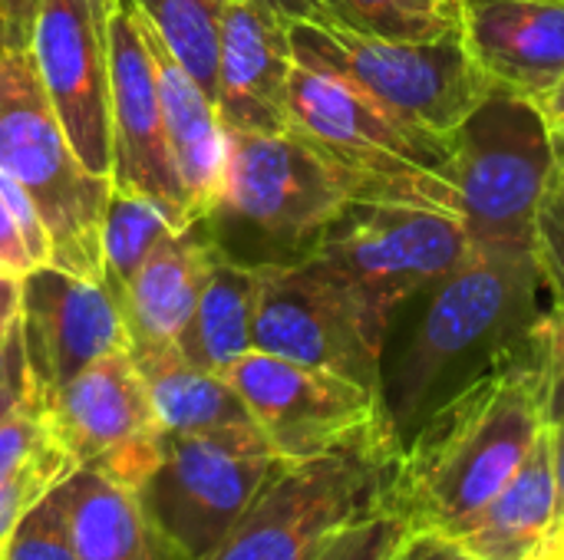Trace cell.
<instances>
[{
	"label": "cell",
	"mask_w": 564,
	"mask_h": 560,
	"mask_svg": "<svg viewBox=\"0 0 564 560\" xmlns=\"http://www.w3.org/2000/svg\"><path fill=\"white\" fill-rule=\"evenodd\" d=\"M549 426L542 333L443 399L403 442L393 508L416 531L449 535L489 505Z\"/></svg>",
	"instance_id": "obj_1"
},
{
	"label": "cell",
	"mask_w": 564,
	"mask_h": 560,
	"mask_svg": "<svg viewBox=\"0 0 564 560\" xmlns=\"http://www.w3.org/2000/svg\"><path fill=\"white\" fill-rule=\"evenodd\" d=\"M552 304L535 251H476L430 287L420 323L383 373V406L400 442L459 386L529 343Z\"/></svg>",
	"instance_id": "obj_2"
},
{
	"label": "cell",
	"mask_w": 564,
	"mask_h": 560,
	"mask_svg": "<svg viewBox=\"0 0 564 560\" xmlns=\"http://www.w3.org/2000/svg\"><path fill=\"white\" fill-rule=\"evenodd\" d=\"M291 132L301 135L337 175L354 205H403L463 221L453 188V139L420 132L347 79L301 66L288 86Z\"/></svg>",
	"instance_id": "obj_3"
},
{
	"label": "cell",
	"mask_w": 564,
	"mask_h": 560,
	"mask_svg": "<svg viewBox=\"0 0 564 560\" xmlns=\"http://www.w3.org/2000/svg\"><path fill=\"white\" fill-rule=\"evenodd\" d=\"M350 205L330 165L301 135L228 129L221 188L202 224L228 261L278 267L307 261Z\"/></svg>",
	"instance_id": "obj_4"
},
{
	"label": "cell",
	"mask_w": 564,
	"mask_h": 560,
	"mask_svg": "<svg viewBox=\"0 0 564 560\" xmlns=\"http://www.w3.org/2000/svg\"><path fill=\"white\" fill-rule=\"evenodd\" d=\"M400 452L387 419L340 449L281 462L205 560H314L340 528L393 502Z\"/></svg>",
	"instance_id": "obj_5"
},
{
	"label": "cell",
	"mask_w": 564,
	"mask_h": 560,
	"mask_svg": "<svg viewBox=\"0 0 564 560\" xmlns=\"http://www.w3.org/2000/svg\"><path fill=\"white\" fill-rule=\"evenodd\" d=\"M0 172L33 201L50 238V264L102 284V218L112 178L93 175L73 152L30 46H0Z\"/></svg>",
	"instance_id": "obj_6"
},
{
	"label": "cell",
	"mask_w": 564,
	"mask_h": 560,
	"mask_svg": "<svg viewBox=\"0 0 564 560\" xmlns=\"http://www.w3.org/2000/svg\"><path fill=\"white\" fill-rule=\"evenodd\" d=\"M476 254L466 224L443 211L350 205L311 261L347 294L370 347L383 356L393 314Z\"/></svg>",
	"instance_id": "obj_7"
},
{
	"label": "cell",
	"mask_w": 564,
	"mask_h": 560,
	"mask_svg": "<svg viewBox=\"0 0 564 560\" xmlns=\"http://www.w3.org/2000/svg\"><path fill=\"white\" fill-rule=\"evenodd\" d=\"M288 30L294 63L347 79L400 122L440 139H453V132L496 92L476 66L463 33L403 43L311 20H288Z\"/></svg>",
	"instance_id": "obj_8"
},
{
	"label": "cell",
	"mask_w": 564,
	"mask_h": 560,
	"mask_svg": "<svg viewBox=\"0 0 564 560\" xmlns=\"http://www.w3.org/2000/svg\"><path fill=\"white\" fill-rule=\"evenodd\" d=\"M281 459L258 426L165 436L135 488L159 560H205L258 498Z\"/></svg>",
	"instance_id": "obj_9"
},
{
	"label": "cell",
	"mask_w": 564,
	"mask_h": 560,
	"mask_svg": "<svg viewBox=\"0 0 564 560\" xmlns=\"http://www.w3.org/2000/svg\"><path fill=\"white\" fill-rule=\"evenodd\" d=\"M555 165L535 102L492 92L453 132V188L476 251H535V218Z\"/></svg>",
	"instance_id": "obj_10"
},
{
	"label": "cell",
	"mask_w": 564,
	"mask_h": 560,
	"mask_svg": "<svg viewBox=\"0 0 564 560\" xmlns=\"http://www.w3.org/2000/svg\"><path fill=\"white\" fill-rule=\"evenodd\" d=\"M225 376L281 462L324 455L390 419L380 389L271 353L251 350Z\"/></svg>",
	"instance_id": "obj_11"
},
{
	"label": "cell",
	"mask_w": 564,
	"mask_h": 560,
	"mask_svg": "<svg viewBox=\"0 0 564 560\" xmlns=\"http://www.w3.org/2000/svg\"><path fill=\"white\" fill-rule=\"evenodd\" d=\"M46 419L76 465L139 488L162 455L145 380L129 350L109 353L43 399Z\"/></svg>",
	"instance_id": "obj_12"
},
{
	"label": "cell",
	"mask_w": 564,
	"mask_h": 560,
	"mask_svg": "<svg viewBox=\"0 0 564 560\" xmlns=\"http://www.w3.org/2000/svg\"><path fill=\"white\" fill-rule=\"evenodd\" d=\"M109 13L102 0H40L30 50L73 152L93 175L112 178Z\"/></svg>",
	"instance_id": "obj_13"
},
{
	"label": "cell",
	"mask_w": 564,
	"mask_h": 560,
	"mask_svg": "<svg viewBox=\"0 0 564 560\" xmlns=\"http://www.w3.org/2000/svg\"><path fill=\"white\" fill-rule=\"evenodd\" d=\"M254 350L321 366L383 393V356L370 347L347 294L311 257L258 267Z\"/></svg>",
	"instance_id": "obj_14"
},
{
	"label": "cell",
	"mask_w": 564,
	"mask_h": 560,
	"mask_svg": "<svg viewBox=\"0 0 564 560\" xmlns=\"http://www.w3.org/2000/svg\"><path fill=\"white\" fill-rule=\"evenodd\" d=\"M109 69H112V185L155 198L178 228H188L192 208L169 149L159 73L145 20L132 0L109 13Z\"/></svg>",
	"instance_id": "obj_15"
},
{
	"label": "cell",
	"mask_w": 564,
	"mask_h": 560,
	"mask_svg": "<svg viewBox=\"0 0 564 560\" xmlns=\"http://www.w3.org/2000/svg\"><path fill=\"white\" fill-rule=\"evenodd\" d=\"M23 353L40 399L76 380L96 360L129 350L116 297L93 281L43 264L23 277Z\"/></svg>",
	"instance_id": "obj_16"
},
{
	"label": "cell",
	"mask_w": 564,
	"mask_h": 560,
	"mask_svg": "<svg viewBox=\"0 0 564 560\" xmlns=\"http://www.w3.org/2000/svg\"><path fill=\"white\" fill-rule=\"evenodd\" d=\"M294 69L288 20L248 3L228 0L218 46L215 106L231 132L278 135L291 132L288 86Z\"/></svg>",
	"instance_id": "obj_17"
},
{
	"label": "cell",
	"mask_w": 564,
	"mask_h": 560,
	"mask_svg": "<svg viewBox=\"0 0 564 560\" xmlns=\"http://www.w3.org/2000/svg\"><path fill=\"white\" fill-rule=\"evenodd\" d=\"M459 33L496 92L535 102L564 76V0H459Z\"/></svg>",
	"instance_id": "obj_18"
},
{
	"label": "cell",
	"mask_w": 564,
	"mask_h": 560,
	"mask_svg": "<svg viewBox=\"0 0 564 560\" xmlns=\"http://www.w3.org/2000/svg\"><path fill=\"white\" fill-rule=\"evenodd\" d=\"M215 244L198 221L182 231H172L139 267L129 287L119 294V310L129 330V353H152L178 347L198 294L208 281Z\"/></svg>",
	"instance_id": "obj_19"
},
{
	"label": "cell",
	"mask_w": 564,
	"mask_h": 560,
	"mask_svg": "<svg viewBox=\"0 0 564 560\" xmlns=\"http://www.w3.org/2000/svg\"><path fill=\"white\" fill-rule=\"evenodd\" d=\"M562 521L558 485L552 469L549 426L519 472L476 515L459 521L446 538L473 560H542Z\"/></svg>",
	"instance_id": "obj_20"
},
{
	"label": "cell",
	"mask_w": 564,
	"mask_h": 560,
	"mask_svg": "<svg viewBox=\"0 0 564 560\" xmlns=\"http://www.w3.org/2000/svg\"><path fill=\"white\" fill-rule=\"evenodd\" d=\"M145 33H149L155 73H159L169 149H172L192 218L198 221L208 215L221 188V175L228 162V129L218 116L215 99L182 69V63L169 53V46L149 26V20H145Z\"/></svg>",
	"instance_id": "obj_21"
},
{
	"label": "cell",
	"mask_w": 564,
	"mask_h": 560,
	"mask_svg": "<svg viewBox=\"0 0 564 560\" xmlns=\"http://www.w3.org/2000/svg\"><path fill=\"white\" fill-rule=\"evenodd\" d=\"M155 419L165 436H195V432H221L254 426L245 399L221 373H208L182 356L178 347L135 353L132 356Z\"/></svg>",
	"instance_id": "obj_22"
},
{
	"label": "cell",
	"mask_w": 564,
	"mask_h": 560,
	"mask_svg": "<svg viewBox=\"0 0 564 560\" xmlns=\"http://www.w3.org/2000/svg\"><path fill=\"white\" fill-rule=\"evenodd\" d=\"M76 560H159L135 488L99 469H73L59 482Z\"/></svg>",
	"instance_id": "obj_23"
},
{
	"label": "cell",
	"mask_w": 564,
	"mask_h": 560,
	"mask_svg": "<svg viewBox=\"0 0 564 560\" xmlns=\"http://www.w3.org/2000/svg\"><path fill=\"white\" fill-rule=\"evenodd\" d=\"M254 310L258 267H245L225 254H215L195 314L178 337L182 356L208 373L225 376L241 356L254 350Z\"/></svg>",
	"instance_id": "obj_24"
},
{
	"label": "cell",
	"mask_w": 564,
	"mask_h": 560,
	"mask_svg": "<svg viewBox=\"0 0 564 560\" xmlns=\"http://www.w3.org/2000/svg\"><path fill=\"white\" fill-rule=\"evenodd\" d=\"M178 221L155 198L116 188L102 218V287L119 300L129 281L139 274L145 257L172 234Z\"/></svg>",
	"instance_id": "obj_25"
},
{
	"label": "cell",
	"mask_w": 564,
	"mask_h": 560,
	"mask_svg": "<svg viewBox=\"0 0 564 560\" xmlns=\"http://www.w3.org/2000/svg\"><path fill=\"white\" fill-rule=\"evenodd\" d=\"M182 69L215 99L218 46L228 0H132Z\"/></svg>",
	"instance_id": "obj_26"
},
{
	"label": "cell",
	"mask_w": 564,
	"mask_h": 560,
	"mask_svg": "<svg viewBox=\"0 0 564 560\" xmlns=\"http://www.w3.org/2000/svg\"><path fill=\"white\" fill-rule=\"evenodd\" d=\"M330 23L373 36L426 43L459 33V3L453 0H321Z\"/></svg>",
	"instance_id": "obj_27"
},
{
	"label": "cell",
	"mask_w": 564,
	"mask_h": 560,
	"mask_svg": "<svg viewBox=\"0 0 564 560\" xmlns=\"http://www.w3.org/2000/svg\"><path fill=\"white\" fill-rule=\"evenodd\" d=\"M50 264V238L23 188L0 172V271L26 277Z\"/></svg>",
	"instance_id": "obj_28"
},
{
	"label": "cell",
	"mask_w": 564,
	"mask_h": 560,
	"mask_svg": "<svg viewBox=\"0 0 564 560\" xmlns=\"http://www.w3.org/2000/svg\"><path fill=\"white\" fill-rule=\"evenodd\" d=\"M0 560H76L59 485L50 488L10 531Z\"/></svg>",
	"instance_id": "obj_29"
},
{
	"label": "cell",
	"mask_w": 564,
	"mask_h": 560,
	"mask_svg": "<svg viewBox=\"0 0 564 560\" xmlns=\"http://www.w3.org/2000/svg\"><path fill=\"white\" fill-rule=\"evenodd\" d=\"M413 535L416 528L410 525V518L387 505L340 528L314 560H397Z\"/></svg>",
	"instance_id": "obj_30"
},
{
	"label": "cell",
	"mask_w": 564,
	"mask_h": 560,
	"mask_svg": "<svg viewBox=\"0 0 564 560\" xmlns=\"http://www.w3.org/2000/svg\"><path fill=\"white\" fill-rule=\"evenodd\" d=\"M535 254L555 300H564V145H555V165L535 218Z\"/></svg>",
	"instance_id": "obj_31"
},
{
	"label": "cell",
	"mask_w": 564,
	"mask_h": 560,
	"mask_svg": "<svg viewBox=\"0 0 564 560\" xmlns=\"http://www.w3.org/2000/svg\"><path fill=\"white\" fill-rule=\"evenodd\" d=\"M73 469L69 465H36V469H23L17 475H3L0 479V551L13 531V525L50 492L56 488Z\"/></svg>",
	"instance_id": "obj_32"
},
{
	"label": "cell",
	"mask_w": 564,
	"mask_h": 560,
	"mask_svg": "<svg viewBox=\"0 0 564 560\" xmlns=\"http://www.w3.org/2000/svg\"><path fill=\"white\" fill-rule=\"evenodd\" d=\"M33 376L26 366V353H23V333L20 323L7 333L3 343V356H0V422L17 413L30 396H33Z\"/></svg>",
	"instance_id": "obj_33"
},
{
	"label": "cell",
	"mask_w": 564,
	"mask_h": 560,
	"mask_svg": "<svg viewBox=\"0 0 564 560\" xmlns=\"http://www.w3.org/2000/svg\"><path fill=\"white\" fill-rule=\"evenodd\" d=\"M40 0H0V46L26 50L33 40Z\"/></svg>",
	"instance_id": "obj_34"
},
{
	"label": "cell",
	"mask_w": 564,
	"mask_h": 560,
	"mask_svg": "<svg viewBox=\"0 0 564 560\" xmlns=\"http://www.w3.org/2000/svg\"><path fill=\"white\" fill-rule=\"evenodd\" d=\"M397 560H473L456 541L436 531H416Z\"/></svg>",
	"instance_id": "obj_35"
},
{
	"label": "cell",
	"mask_w": 564,
	"mask_h": 560,
	"mask_svg": "<svg viewBox=\"0 0 564 560\" xmlns=\"http://www.w3.org/2000/svg\"><path fill=\"white\" fill-rule=\"evenodd\" d=\"M535 109H539L549 135H552V145H564V76L549 92H542L535 99Z\"/></svg>",
	"instance_id": "obj_36"
},
{
	"label": "cell",
	"mask_w": 564,
	"mask_h": 560,
	"mask_svg": "<svg viewBox=\"0 0 564 560\" xmlns=\"http://www.w3.org/2000/svg\"><path fill=\"white\" fill-rule=\"evenodd\" d=\"M23 307V277L0 271V337H7L20 323Z\"/></svg>",
	"instance_id": "obj_37"
},
{
	"label": "cell",
	"mask_w": 564,
	"mask_h": 560,
	"mask_svg": "<svg viewBox=\"0 0 564 560\" xmlns=\"http://www.w3.org/2000/svg\"><path fill=\"white\" fill-rule=\"evenodd\" d=\"M248 3H258L284 20H311V23H330L327 10L321 0H248Z\"/></svg>",
	"instance_id": "obj_38"
},
{
	"label": "cell",
	"mask_w": 564,
	"mask_h": 560,
	"mask_svg": "<svg viewBox=\"0 0 564 560\" xmlns=\"http://www.w3.org/2000/svg\"><path fill=\"white\" fill-rule=\"evenodd\" d=\"M545 363H549V422H558L564 419V353L545 347Z\"/></svg>",
	"instance_id": "obj_39"
},
{
	"label": "cell",
	"mask_w": 564,
	"mask_h": 560,
	"mask_svg": "<svg viewBox=\"0 0 564 560\" xmlns=\"http://www.w3.org/2000/svg\"><path fill=\"white\" fill-rule=\"evenodd\" d=\"M549 446H552V469H555V485H558V508L564 518V419L549 422Z\"/></svg>",
	"instance_id": "obj_40"
},
{
	"label": "cell",
	"mask_w": 564,
	"mask_h": 560,
	"mask_svg": "<svg viewBox=\"0 0 564 560\" xmlns=\"http://www.w3.org/2000/svg\"><path fill=\"white\" fill-rule=\"evenodd\" d=\"M542 340L549 350H562L564 353V300H555L549 307V314L542 317Z\"/></svg>",
	"instance_id": "obj_41"
},
{
	"label": "cell",
	"mask_w": 564,
	"mask_h": 560,
	"mask_svg": "<svg viewBox=\"0 0 564 560\" xmlns=\"http://www.w3.org/2000/svg\"><path fill=\"white\" fill-rule=\"evenodd\" d=\"M545 560H564V538L562 541H552V548L545 551Z\"/></svg>",
	"instance_id": "obj_42"
},
{
	"label": "cell",
	"mask_w": 564,
	"mask_h": 560,
	"mask_svg": "<svg viewBox=\"0 0 564 560\" xmlns=\"http://www.w3.org/2000/svg\"><path fill=\"white\" fill-rule=\"evenodd\" d=\"M564 538V518L562 521H558V531H555V541H562ZM549 548H552V545H549Z\"/></svg>",
	"instance_id": "obj_43"
},
{
	"label": "cell",
	"mask_w": 564,
	"mask_h": 560,
	"mask_svg": "<svg viewBox=\"0 0 564 560\" xmlns=\"http://www.w3.org/2000/svg\"><path fill=\"white\" fill-rule=\"evenodd\" d=\"M102 3H106L109 10H116V7H119V0H102Z\"/></svg>",
	"instance_id": "obj_44"
},
{
	"label": "cell",
	"mask_w": 564,
	"mask_h": 560,
	"mask_svg": "<svg viewBox=\"0 0 564 560\" xmlns=\"http://www.w3.org/2000/svg\"><path fill=\"white\" fill-rule=\"evenodd\" d=\"M3 343H7V337H0V356H3Z\"/></svg>",
	"instance_id": "obj_45"
},
{
	"label": "cell",
	"mask_w": 564,
	"mask_h": 560,
	"mask_svg": "<svg viewBox=\"0 0 564 560\" xmlns=\"http://www.w3.org/2000/svg\"><path fill=\"white\" fill-rule=\"evenodd\" d=\"M453 3H459V0H453Z\"/></svg>",
	"instance_id": "obj_46"
},
{
	"label": "cell",
	"mask_w": 564,
	"mask_h": 560,
	"mask_svg": "<svg viewBox=\"0 0 564 560\" xmlns=\"http://www.w3.org/2000/svg\"><path fill=\"white\" fill-rule=\"evenodd\" d=\"M542 560H545V558H542Z\"/></svg>",
	"instance_id": "obj_47"
}]
</instances>
